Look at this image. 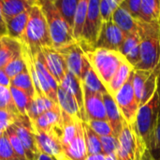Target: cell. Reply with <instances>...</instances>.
I'll return each mask as SVG.
<instances>
[{
  "label": "cell",
  "mask_w": 160,
  "mask_h": 160,
  "mask_svg": "<svg viewBox=\"0 0 160 160\" xmlns=\"http://www.w3.org/2000/svg\"><path fill=\"white\" fill-rule=\"evenodd\" d=\"M1 38H2V37H0V39H1Z\"/></svg>",
  "instance_id": "obj_52"
},
{
  "label": "cell",
  "mask_w": 160,
  "mask_h": 160,
  "mask_svg": "<svg viewBox=\"0 0 160 160\" xmlns=\"http://www.w3.org/2000/svg\"><path fill=\"white\" fill-rule=\"evenodd\" d=\"M30 10H31V8H29V9L25 10L24 12L17 15L16 17L10 19L9 21H8L6 22L7 32H8V37L15 38L21 42V39L23 36V33H24V30H25V27L27 24Z\"/></svg>",
  "instance_id": "obj_26"
},
{
  "label": "cell",
  "mask_w": 160,
  "mask_h": 160,
  "mask_svg": "<svg viewBox=\"0 0 160 160\" xmlns=\"http://www.w3.org/2000/svg\"><path fill=\"white\" fill-rule=\"evenodd\" d=\"M105 155L103 154H98V155H89L87 156L86 160H104L105 159Z\"/></svg>",
  "instance_id": "obj_46"
},
{
  "label": "cell",
  "mask_w": 160,
  "mask_h": 160,
  "mask_svg": "<svg viewBox=\"0 0 160 160\" xmlns=\"http://www.w3.org/2000/svg\"><path fill=\"white\" fill-rule=\"evenodd\" d=\"M10 85L22 90L25 94H27L29 97L34 98L36 97V91L34 88V84L32 82V79L30 77V74L28 72V69L26 68L25 70H23L22 73L14 77L13 79L10 80Z\"/></svg>",
  "instance_id": "obj_31"
},
{
  "label": "cell",
  "mask_w": 160,
  "mask_h": 160,
  "mask_svg": "<svg viewBox=\"0 0 160 160\" xmlns=\"http://www.w3.org/2000/svg\"><path fill=\"white\" fill-rule=\"evenodd\" d=\"M57 51L63 56L68 70L81 81L83 60L85 58L84 52L81 46L77 42H74L70 45L58 49Z\"/></svg>",
  "instance_id": "obj_13"
},
{
  "label": "cell",
  "mask_w": 160,
  "mask_h": 160,
  "mask_svg": "<svg viewBox=\"0 0 160 160\" xmlns=\"http://www.w3.org/2000/svg\"><path fill=\"white\" fill-rule=\"evenodd\" d=\"M158 90H159V95H160V74H159V78H158Z\"/></svg>",
  "instance_id": "obj_51"
},
{
  "label": "cell",
  "mask_w": 160,
  "mask_h": 160,
  "mask_svg": "<svg viewBox=\"0 0 160 160\" xmlns=\"http://www.w3.org/2000/svg\"><path fill=\"white\" fill-rule=\"evenodd\" d=\"M118 139V147L115 153L116 160H142L147 152L142 142L132 127L125 122Z\"/></svg>",
  "instance_id": "obj_6"
},
{
  "label": "cell",
  "mask_w": 160,
  "mask_h": 160,
  "mask_svg": "<svg viewBox=\"0 0 160 160\" xmlns=\"http://www.w3.org/2000/svg\"><path fill=\"white\" fill-rule=\"evenodd\" d=\"M57 104L61 112L68 114L73 118H77L82 121V113L76 99L60 86L57 89Z\"/></svg>",
  "instance_id": "obj_23"
},
{
  "label": "cell",
  "mask_w": 160,
  "mask_h": 160,
  "mask_svg": "<svg viewBox=\"0 0 160 160\" xmlns=\"http://www.w3.org/2000/svg\"><path fill=\"white\" fill-rule=\"evenodd\" d=\"M142 160H153L152 159V157H151V155H150V153H149V152H147V153L145 154V156L143 157Z\"/></svg>",
  "instance_id": "obj_49"
},
{
  "label": "cell",
  "mask_w": 160,
  "mask_h": 160,
  "mask_svg": "<svg viewBox=\"0 0 160 160\" xmlns=\"http://www.w3.org/2000/svg\"><path fill=\"white\" fill-rule=\"evenodd\" d=\"M84 55L106 89L122 62L126 60L119 52L101 48L85 52Z\"/></svg>",
  "instance_id": "obj_5"
},
{
  "label": "cell",
  "mask_w": 160,
  "mask_h": 160,
  "mask_svg": "<svg viewBox=\"0 0 160 160\" xmlns=\"http://www.w3.org/2000/svg\"><path fill=\"white\" fill-rule=\"evenodd\" d=\"M0 160H20L13 151L5 132L0 137Z\"/></svg>",
  "instance_id": "obj_39"
},
{
  "label": "cell",
  "mask_w": 160,
  "mask_h": 160,
  "mask_svg": "<svg viewBox=\"0 0 160 160\" xmlns=\"http://www.w3.org/2000/svg\"><path fill=\"white\" fill-rule=\"evenodd\" d=\"M141 60L134 69L153 70L160 62V21H138Z\"/></svg>",
  "instance_id": "obj_1"
},
{
  "label": "cell",
  "mask_w": 160,
  "mask_h": 160,
  "mask_svg": "<svg viewBox=\"0 0 160 160\" xmlns=\"http://www.w3.org/2000/svg\"><path fill=\"white\" fill-rule=\"evenodd\" d=\"M87 9H88V0H79L75 17H74V25L72 30L73 38L76 42H79L82 38L84 22L86 20Z\"/></svg>",
  "instance_id": "obj_28"
},
{
  "label": "cell",
  "mask_w": 160,
  "mask_h": 160,
  "mask_svg": "<svg viewBox=\"0 0 160 160\" xmlns=\"http://www.w3.org/2000/svg\"><path fill=\"white\" fill-rule=\"evenodd\" d=\"M150 155L153 160H160V121L154 134Z\"/></svg>",
  "instance_id": "obj_42"
},
{
  "label": "cell",
  "mask_w": 160,
  "mask_h": 160,
  "mask_svg": "<svg viewBox=\"0 0 160 160\" xmlns=\"http://www.w3.org/2000/svg\"><path fill=\"white\" fill-rule=\"evenodd\" d=\"M59 86L63 88L66 92L70 94L76 99L82 113V122H85V114H84V108H83V90L81 81L77 79L69 71H68L62 82H60Z\"/></svg>",
  "instance_id": "obj_18"
},
{
  "label": "cell",
  "mask_w": 160,
  "mask_h": 160,
  "mask_svg": "<svg viewBox=\"0 0 160 160\" xmlns=\"http://www.w3.org/2000/svg\"><path fill=\"white\" fill-rule=\"evenodd\" d=\"M3 69L10 80L13 79L14 77H16L17 75H19L20 73H22L23 70H25L26 64H25V60H24L22 52V53L18 54L16 57H14Z\"/></svg>",
  "instance_id": "obj_35"
},
{
  "label": "cell",
  "mask_w": 160,
  "mask_h": 160,
  "mask_svg": "<svg viewBox=\"0 0 160 160\" xmlns=\"http://www.w3.org/2000/svg\"><path fill=\"white\" fill-rule=\"evenodd\" d=\"M46 17L52 48L58 50L75 41L71 28L63 19L53 0H38Z\"/></svg>",
  "instance_id": "obj_4"
},
{
  "label": "cell",
  "mask_w": 160,
  "mask_h": 160,
  "mask_svg": "<svg viewBox=\"0 0 160 160\" xmlns=\"http://www.w3.org/2000/svg\"><path fill=\"white\" fill-rule=\"evenodd\" d=\"M82 128H83V134H84L88 156L102 154V148H101L99 136L94 132V130L88 126L86 122H82Z\"/></svg>",
  "instance_id": "obj_32"
},
{
  "label": "cell",
  "mask_w": 160,
  "mask_h": 160,
  "mask_svg": "<svg viewBox=\"0 0 160 160\" xmlns=\"http://www.w3.org/2000/svg\"><path fill=\"white\" fill-rule=\"evenodd\" d=\"M5 130H6V128H2V127H0V137L4 134V132H5Z\"/></svg>",
  "instance_id": "obj_50"
},
{
  "label": "cell",
  "mask_w": 160,
  "mask_h": 160,
  "mask_svg": "<svg viewBox=\"0 0 160 160\" xmlns=\"http://www.w3.org/2000/svg\"><path fill=\"white\" fill-rule=\"evenodd\" d=\"M40 50L47 68L59 85L66 73L68 71L63 56L56 49L52 47H44Z\"/></svg>",
  "instance_id": "obj_14"
},
{
  "label": "cell",
  "mask_w": 160,
  "mask_h": 160,
  "mask_svg": "<svg viewBox=\"0 0 160 160\" xmlns=\"http://www.w3.org/2000/svg\"><path fill=\"white\" fill-rule=\"evenodd\" d=\"M3 36H8V32H7L6 21L2 13V6H1V0H0V37H3Z\"/></svg>",
  "instance_id": "obj_44"
},
{
  "label": "cell",
  "mask_w": 160,
  "mask_h": 160,
  "mask_svg": "<svg viewBox=\"0 0 160 160\" xmlns=\"http://www.w3.org/2000/svg\"><path fill=\"white\" fill-rule=\"evenodd\" d=\"M81 82L83 87H85L86 89H88L90 91L100 93L102 95L104 93L108 92L106 87L104 86V84L102 83V82L100 81V79L98 78V76L97 75V73L95 72L93 68L91 67L90 63L86 59V57L83 60Z\"/></svg>",
  "instance_id": "obj_21"
},
{
  "label": "cell",
  "mask_w": 160,
  "mask_h": 160,
  "mask_svg": "<svg viewBox=\"0 0 160 160\" xmlns=\"http://www.w3.org/2000/svg\"><path fill=\"white\" fill-rule=\"evenodd\" d=\"M0 110H5L12 114L19 116V112L13 102L9 87H5L0 85Z\"/></svg>",
  "instance_id": "obj_36"
},
{
  "label": "cell",
  "mask_w": 160,
  "mask_h": 160,
  "mask_svg": "<svg viewBox=\"0 0 160 160\" xmlns=\"http://www.w3.org/2000/svg\"><path fill=\"white\" fill-rule=\"evenodd\" d=\"M88 126L94 130V132L99 137H107V136H114L113 131L108 121L103 120H91L86 122Z\"/></svg>",
  "instance_id": "obj_38"
},
{
  "label": "cell",
  "mask_w": 160,
  "mask_h": 160,
  "mask_svg": "<svg viewBox=\"0 0 160 160\" xmlns=\"http://www.w3.org/2000/svg\"><path fill=\"white\" fill-rule=\"evenodd\" d=\"M11 126L24 148L28 160H37L39 152L30 119L27 116L19 115Z\"/></svg>",
  "instance_id": "obj_9"
},
{
  "label": "cell",
  "mask_w": 160,
  "mask_h": 160,
  "mask_svg": "<svg viewBox=\"0 0 160 160\" xmlns=\"http://www.w3.org/2000/svg\"><path fill=\"white\" fill-rule=\"evenodd\" d=\"M127 34L124 33L112 21L102 22L101 30L95 49L101 48L119 52Z\"/></svg>",
  "instance_id": "obj_10"
},
{
  "label": "cell",
  "mask_w": 160,
  "mask_h": 160,
  "mask_svg": "<svg viewBox=\"0 0 160 160\" xmlns=\"http://www.w3.org/2000/svg\"><path fill=\"white\" fill-rule=\"evenodd\" d=\"M112 21L127 35L138 32V21L121 7V5H119V7L113 11Z\"/></svg>",
  "instance_id": "obj_22"
},
{
  "label": "cell",
  "mask_w": 160,
  "mask_h": 160,
  "mask_svg": "<svg viewBox=\"0 0 160 160\" xmlns=\"http://www.w3.org/2000/svg\"><path fill=\"white\" fill-rule=\"evenodd\" d=\"M104 160H116V157L115 154L114 155H110V156H106Z\"/></svg>",
  "instance_id": "obj_48"
},
{
  "label": "cell",
  "mask_w": 160,
  "mask_h": 160,
  "mask_svg": "<svg viewBox=\"0 0 160 160\" xmlns=\"http://www.w3.org/2000/svg\"><path fill=\"white\" fill-rule=\"evenodd\" d=\"M113 98L120 110L124 120L128 125H133L137 112L139 110V104L137 102L133 87V71L127 82L113 96Z\"/></svg>",
  "instance_id": "obj_8"
},
{
  "label": "cell",
  "mask_w": 160,
  "mask_h": 160,
  "mask_svg": "<svg viewBox=\"0 0 160 160\" xmlns=\"http://www.w3.org/2000/svg\"><path fill=\"white\" fill-rule=\"evenodd\" d=\"M121 7H123L134 19L141 21V5L142 0H121Z\"/></svg>",
  "instance_id": "obj_41"
},
{
  "label": "cell",
  "mask_w": 160,
  "mask_h": 160,
  "mask_svg": "<svg viewBox=\"0 0 160 160\" xmlns=\"http://www.w3.org/2000/svg\"><path fill=\"white\" fill-rule=\"evenodd\" d=\"M102 148V154L105 156L114 155L118 147V139L114 136L99 137Z\"/></svg>",
  "instance_id": "obj_40"
},
{
  "label": "cell",
  "mask_w": 160,
  "mask_h": 160,
  "mask_svg": "<svg viewBox=\"0 0 160 160\" xmlns=\"http://www.w3.org/2000/svg\"><path fill=\"white\" fill-rule=\"evenodd\" d=\"M79 0H53L55 7L57 8L59 13L68 24V26L73 30L74 17L77 9Z\"/></svg>",
  "instance_id": "obj_29"
},
{
  "label": "cell",
  "mask_w": 160,
  "mask_h": 160,
  "mask_svg": "<svg viewBox=\"0 0 160 160\" xmlns=\"http://www.w3.org/2000/svg\"><path fill=\"white\" fill-rule=\"evenodd\" d=\"M83 90V108L85 122L91 120L107 121L106 110L102 94L90 91L82 86Z\"/></svg>",
  "instance_id": "obj_12"
},
{
  "label": "cell",
  "mask_w": 160,
  "mask_h": 160,
  "mask_svg": "<svg viewBox=\"0 0 160 160\" xmlns=\"http://www.w3.org/2000/svg\"><path fill=\"white\" fill-rule=\"evenodd\" d=\"M21 43L30 49L52 47L46 17L38 0L33 4Z\"/></svg>",
  "instance_id": "obj_3"
},
{
  "label": "cell",
  "mask_w": 160,
  "mask_h": 160,
  "mask_svg": "<svg viewBox=\"0 0 160 160\" xmlns=\"http://www.w3.org/2000/svg\"><path fill=\"white\" fill-rule=\"evenodd\" d=\"M121 0H99V14L102 22L112 21L113 11L119 7Z\"/></svg>",
  "instance_id": "obj_37"
},
{
  "label": "cell",
  "mask_w": 160,
  "mask_h": 160,
  "mask_svg": "<svg viewBox=\"0 0 160 160\" xmlns=\"http://www.w3.org/2000/svg\"><path fill=\"white\" fill-rule=\"evenodd\" d=\"M31 123L34 130L43 132H56L60 136L62 135L63 117L60 108L42 113Z\"/></svg>",
  "instance_id": "obj_15"
},
{
  "label": "cell",
  "mask_w": 160,
  "mask_h": 160,
  "mask_svg": "<svg viewBox=\"0 0 160 160\" xmlns=\"http://www.w3.org/2000/svg\"><path fill=\"white\" fill-rule=\"evenodd\" d=\"M5 135L7 136L13 151L15 152L16 156L18 157V158L20 160H28L26 153L24 151V148L20 141V139L18 138L15 130L13 129L12 126H9L6 128L5 130Z\"/></svg>",
  "instance_id": "obj_34"
},
{
  "label": "cell",
  "mask_w": 160,
  "mask_h": 160,
  "mask_svg": "<svg viewBox=\"0 0 160 160\" xmlns=\"http://www.w3.org/2000/svg\"><path fill=\"white\" fill-rule=\"evenodd\" d=\"M22 52V45L19 40L8 36H3L0 39V69H3Z\"/></svg>",
  "instance_id": "obj_20"
},
{
  "label": "cell",
  "mask_w": 160,
  "mask_h": 160,
  "mask_svg": "<svg viewBox=\"0 0 160 160\" xmlns=\"http://www.w3.org/2000/svg\"><path fill=\"white\" fill-rule=\"evenodd\" d=\"M18 116L12 114L11 112L5 111V110H0V127L7 128L8 127L11 126L14 121L16 120Z\"/></svg>",
  "instance_id": "obj_43"
},
{
  "label": "cell",
  "mask_w": 160,
  "mask_h": 160,
  "mask_svg": "<svg viewBox=\"0 0 160 160\" xmlns=\"http://www.w3.org/2000/svg\"><path fill=\"white\" fill-rule=\"evenodd\" d=\"M55 109H59V106L55 102H53L47 97L37 96L32 99L31 105L27 112V117L32 122L42 113Z\"/></svg>",
  "instance_id": "obj_27"
},
{
  "label": "cell",
  "mask_w": 160,
  "mask_h": 160,
  "mask_svg": "<svg viewBox=\"0 0 160 160\" xmlns=\"http://www.w3.org/2000/svg\"><path fill=\"white\" fill-rule=\"evenodd\" d=\"M159 121L160 95L158 85V90L155 92L153 97L139 108L135 121L133 125H131L132 128L137 133L149 153L152 147L154 134Z\"/></svg>",
  "instance_id": "obj_2"
},
{
  "label": "cell",
  "mask_w": 160,
  "mask_h": 160,
  "mask_svg": "<svg viewBox=\"0 0 160 160\" xmlns=\"http://www.w3.org/2000/svg\"><path fill=\"white\" fill-rule=\"evenodd\" d=\"M34 3L35 0H1L2 13L6 22L31 8Z\"/></svg>",
  "instance_id": "obj_24"
},
{
  "label": "cell",
  "mask_w": 160,
  "mask_h": 160,
  "mask_svg": "<svg viewBox=\"0 0 160 160\" xmlns=\"http://www.w3.org/2000/svg\"><path fill=\"white\" fill-rule=\"evenodd\" d=\"M34 134L39 153L52 157L57 160H66L59 134L38 130H34Z\"/></svg>",
  "instance_id": "obj_11"
},
{
  "label": "cell",
  "mask_w": 160,
  "mask_h": 160,
  "mask_svg": "<svg viewBox=\"0 0 160 160\" xmlns=\"http://www.w3.org/2000/svg\"><path fill=\"white\" fill-rule=\"evenodd\" d=\"M133 69L134 68L126 60H124L107 87V91L109 92V94H111L113 97L117 93V91L127 82Z\"/></svg>",
  "instance_id": "obj_25"
},
{
  "label": "cell",
  "mask_w": 160,
  "mask_h": 160,
  "mask_svg": "<svg viewBox=\"0 0 160 160\" xmlns=\"http://www.w3.org/2000/svg\"><path fill=\"white\" fill-rule=\"evenodd\" d=\"M9 90L19 114L22 116H27V112L29 110L33 98L22 90H19L11 85L9 86Z\"/></svg>",
  "instance_id": "obj_33"
},
{
  "label": "cell",
  "mask_w": 160,
  "mask_h": 160,
  "mask_svg": "<svg viewBox=\"0 0 160 160\" xmlns=\"http://www.w3.org/2000/svg\"><path fill=\"white\" fill-rule=\"evenodd\" d=\"M141 21L146 22L160 21V0H142Z\"/></svg>",
  "instance_id": "obj_30"
},
{
  "label": "cell",
  "mask_w": 160,
  "mask_h": 160,
  "mask_svg": "<svg viewBox=\"0 0 160 160\" xmlns=\"http://www.w3.org/2000/svg\"><path fill=\"white\" fill-rule=\"evenodd\" d=\"M0 85L5 87L10 86V79L6 74L4 69H0Z\"/></svg>",
  "instance_id": "obj_45"
},
{
  "label": "cell",
  "mask_w": 160,
  "mask_h": 160,
  "mask_svg": "<svg viewBox=\"0 0 160 160\" xmlns=\"http://www.w3.org/2000/svg\"><path fill=\"white\" fill-rule=\"evenodd\" d=\"M119 52L126 59L128 63H129L133 68H135L140 60V37L138 32L135 34L127 35L124 42L122 43Z\"/></svg>",
  "instance_id": "obj_19"
},
{
  "label": "cell",
  "mask_w": 160,
  "mask_h": 160,
  "mask_svg": "<svg viewBox=\"0 0 160 160\" xmlns=\"http://www.w3.org/2000/svg\"><path fill=\"white\" fill-rule=\"evenodd\" d=\"M63 150L66 160H86L88 154L83 134L82 122L79 127L74 140L68 146L64 147Z\"/></svg>",
  "instance_id": "obj_17"
},
{
  "label": "cell",
  "mask_w": 160,
  "mask_h": 160,
  "mask_svg": "<svg viewBox=\"0 0 160 160\" xmlns=\"http://www.w3.org/2000/svg\"><path fill=\"white\" fill-rule=\"evenodd\" d=\"M103 97V101L105 105V110H106V116H107V121L109 122L114 137H118L120 132L123 129L125 120L120 112V110L113 98V97L109 94V92H106L102 95Z\"/></svg>",
  "instance_id": "obj_16"
},
{
  "label": "cell",
  "mask_w": 160,
  "mask_h": 160,
  "mask_svg": "<svg viewBox=\"0 0 160 160\" xmlns=\"http://www.w3.org/2000/svg\"><path fill=\"white\" fill-rule=\"evenodd\" d=\"M37 160H57L56 158H52V157H50V156H47L45 154H41L39 153L38 156V158Z\"/></svg>",
  "instance_id": "obj_47"
},
{
  "label": "cell",
  "mask_w": 160,
  "mask_h": 160,
  "mask_svg": "<svg viewBox=\"0 0 160 160\" xmlns=\"http://www.w3.org/2000/svg\"><path fill=\"white\" fill-rule=\"evenodd\" d=\"M102 20L99 14V0H88V9L82 38L77 42L83 52L95 49L100 30Z\"/></svg>",
  "instance_id": "obj_7"
}]
</instances>
